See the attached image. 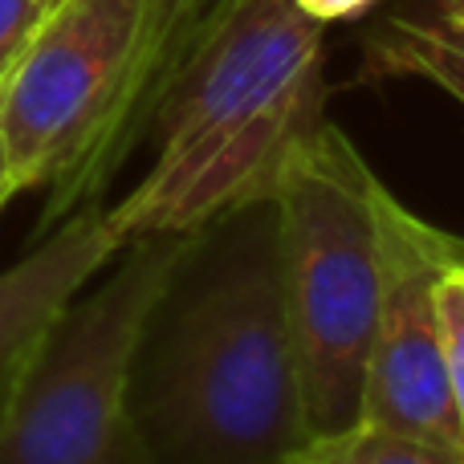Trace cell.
I'll return each instance as SVG.
<instances>
[{
	"label": "cell",
	"instance_id": "cell-1",
	"mask_svg": "<svg viewBox=\"0 0 464 464\" xmlns=\"http://www.w3.org/2000/svg\"><path fill=\"white\" fill-rule=\"evenodd\" d=\"M130 411L151 464H285L314 444L273 200L200 228L139 338Z\"/></svg>",
	"mask_w": 464,
	"mask_h": 464
},
{
	"label": "cell",
	"instance_id": "cell-2",
	"mask_svg": "<svg viewBox=\"0 0 464 464\" xmlns=\"http://www.w3.org/2000/svg\"><path fill=\"white\" fill-rule=\"evenodd\" d=\"M322 29L294 0L228 8L155 111V163L106 204L122 245L269 200L289 147L322 122Z\"/></svg>",
	"mask_w": 464,
	"mask_h": 464
},
{
	"label": "cell",
	"instance_id": "cell-3",
	"mask_svg": "<svg viewBox=\"0 0 464 464\" xmlns=\"http://www.w3.org/2000/svg\"><path fill=\"white\" fill-rule=\"evenodd\" d=\"M379 188L383 179L351 139L322 119L289 147L269 196L314 444L354 428L362 416L383 289Z\"/></svg>",
	"mask_w": 464,
	"mask_h": 464
},
{
	"label": "cell",
	"instance_id": "cell-4",
	"mask_svg": "<svg viewBox=\"0 0 464 464\" xmlns=\"http://www.w3.org/2000/svg\"><path fill=\"white\" fill-rule=\"evenodd\" d=\"M196 237L200 228L130 240L119 269L57 314L0 420V464H151L130 411V367Z\"/></svg>",
	"mask_w": 464,
	"mask_h": 464
},
{
	"label": "cell",
	"instance_id": "cell-5",
	"mask_svg": "<svg viewBox=\"0 0 464 464\" xmlns=\"http://www.w3.org/2000/svg\"><path fill=\"white\" fill-rule=\"evenodd\" d=\"M151 29V0H53L0 82V139L16 192H45L37 232L65 217V196L106 143Z\"/></svg>",
	"mask_w": 464,
	"mask_h": 464
},
{
	"label": "cell",
	"instance_id": "cell-6",
	"mask_svg": "<svg viewBox=\"0 0 464 464\" xmlns=\"http://www.w3.org/2000/svg\"><path fill=\"white\" fill-rule=\"evenodd\" d=\"M452 248H457L452 232L420 220L387 188H379L383 289H379V322L359 424L464 449L444 362L440 297H436Z\"/></svg>",
	"mask_w": 464,
	"mask_h": 464
},
{
	"label": "cell",
	"instance_id": "cell-7",
	"mask_svg": "<svg viewBox=\"0 0 464 464\" xmlns=\"http://www.w3.org/2000/svg\"><path fill=\"white\" fill-rule=\"evenodd\" d=\"M119 253L122 237L111 228L106 204L94 200L57 220L33 240L29 256L0 273V420L53 318Z\"/></svg>",
	"mask_w": 464,
	"mask_h": 464
},
{
	"label": "cell",
	"instance_id": "cell-8",
	"mask_svg": "<svg viewBox=\"0 0 464 464\" xmlns=\"http://www.w3.org/2000/svg\"><path fill=\"white\" fill-rule=\"evenodd\" d=\"M232 5L237 0H151V29H147V45H143V57H139L135 82L127 90V102H122L106 143L98 147V155L86 163V171H82L78 184L65 196V217L73 208H82V204H94L106 196L119 168L151 135L155 111L168 98L171 82L192 62V53L204 45V37L225 21Z\"/></svg>",
	"mask_w": 464,
	"mask_h": 464
},
{
	"label": "cell",
	"instance_id": "cell-9",
	"mask_svg": "<svg viewBox=\"0 0 464 464\" xmlns=\"http://www.w3.org/2000/svg\"><path fill=\"white\" fill-rule=\"evenodd\" d=\"M362 70L375 78H420L464 106V0H411L362 41Z\"/></svg>",
	"mask_w": 464,
	"mask_h": 464
},
{
	"label": "cell",
	"instance_id": "cell-10",
	"mask_svg": "<svg viewBox=\"0 0 464 464\" xmlns=\"http://www.w3.org/2000/svg\"><path fill=\"white\" fill-rule=\"evenodd\" d=\"M318 464H464V449L420 440L375 424H354L314 444Z\"/></svg>",
	"mask_w": 464,
	"mask_h": 464
},
{
	"label": "cell",
	"instance_id": "cell-11",
	"mask_svg": "<svg viewBox=\"0 0 464 464\" xmlns=\"http://www.w3.org/2000/svg\"><path fill=\"white\" fill-rule=\"evenodd\" d=\"M440 322H444V362H449V383H452V403L460 416L464 432V237H457L449 265L440 273Z\"/></svg>",
	"mask_w": 464,
	"mask_h": 464
},
{
	"label": "cell",
	"instance_id": "cell-12",
	"mask_svg": "<svg viewBox=\"0 0 464 464\" xmlns=\"http://www.w3.org/2000/svg\"><path fill=\"white\" fill-rule=\"evenodd\" d=\"M45 8V0H0V82L16 65V57L24 53Z\"/></svg>",
	"mask_w": 464,
	"mask_h": 464
},
{
	"label": "cell",
	"instance_id": "cell-13",
	"mask_svg": "<svg viewBox=\"0 0 464 464\" xmlns=\"http://www.w3.org/2000/svg\"><path fill=\"white\" fill-rule=\"evenodd\" d=\"M305 16H314L318 24H334V21H354V16L371 13L383 0H294Z\"/></svg>",
	"mask_w": 464,
	"mask_h": 464
},
{
	"label": "cell",
	"instance_id": "cell-14",
	"mask_svg": "<svg viewBox=\"0 0 464 464\" xmlns=\"http://www.w3.org/2000/svg\"><path fill=\"white\" fill-rule=\"evenodd\" d=\"M16 196V179H13V163H8V151H5V139H0V208Z\"/></svg>",
	"mask_w": 464,
	"mask_h": 464
},
{
	"label": "cell",
	"instance_id": "cell-15",
	"mask_svg": "<svg viewBox=\"0 0 464 464\" xmlns=\"http://www.w3.org/2000/svg\"><path fill=\"white\" fill-rule=\"evenodd\" d=\"M285 464H318V449L310 444V449H305L302 457H294V460H285Z\"/></svg>",
	"mask_w": 464,
	"mask_h": 464
},
{
	"label": "cell",
	"instance_id": "cell-16",
	"mask_svg": "<svg viewBox=\"0 0 464 464\" xmlns=\"http://www.w3.org/2000/svg\"><path fill=\"white\" fill-rule=\"evenodd\" d=\"M45 5H53V0H45Z\"/></svg>",
	"mask_w": 464,
	"mask_h": 464
}]
</instances>
